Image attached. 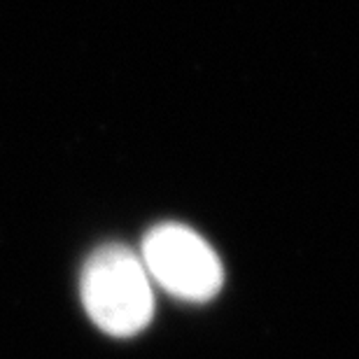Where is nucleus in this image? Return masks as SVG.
Masks as SVG:
<instances>
[{"label": "nucleus", "mask_w": 359, "mask_h": 359, "mask_svg": "<svg viewBox=\"0 0 359 359\" xmlns=\"http://www.w3.org/2000/svg\"><path fill=\"white\" fill-rule=\"evenodd\" d=\"M138 255L149 280L175 299L203 304L224 283V269L210 243L177 222H163L149 229Z\"/></svg>", "instance_id": "nucleus-2"}, {"label": "nucleus", "mask_w": 359, "mask_h": 359, "mask_svg": "<svg viewBox=\"0 0 359 359\" xmlns=\"http://www.w3.org/2000/svg\"><path fill=\"white\" fill-rule=\"evenodd\" d=\"M80 292L84 311L105 334L128 339L152 322V280L140 255L126 245H103L82 269Z\"/></svg>", "instance_id": "nucleus-1"}]
</instances>
